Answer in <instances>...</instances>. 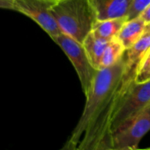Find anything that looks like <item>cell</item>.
Listing matches in <instances>:
<instances>
[{
    "mask_svg": "<svg viewBox=\"0 0 150 150\" xmlns=\"http://www.w3.org/2000/svg\"><path fill=\"white\" fill-rule=\"evenodd\" d=\"M125 54L119 62L98 72L86 95L81 116L64 143L65 150H111V120L132 81L125 79Z\"/></svg>",
    "mask_w": 150,
    "mask_h": 150,
    "instance_id": "6da1fadb",
    "label": "cell"
},
{
    "mask_svg": "<svg viewBox=\"0 0 150 150\" xmlns=\"http://www.w3.org/2000/svg\"><path fill=\"white\" fill-rule=\"evenodd\" d=\"M51 13L61 33L82 42L98 21L89 0H57Z\"/></svg>",
    "mask_w": 150,
    "mask_h": 150,
    "instance_id": "7a4b0ae2",
    "label": "cell"
},
{
    "mask_svg": "<svg viewBox=\"0 0 150 150\" xmlns=\"http://www.w3.org/2000/svg\"><path fill=\"white\" fill-rule=\"evenodd\" d=\"M51 38L68 57L77 73L82 91L86 96L99 70L91 62L82 43L62 33Z\"/></svg>",
    "mask_w": 150,
    "mask_h": 150,
    "instance_id": "3957f363",
    "label": "cell"
},
{
    "mask_svg": "<svg viewBox=\"0 0 150 150\" xmlns=\"http://www.w3.org/2000/svg\"><path fill=\"white\" fill-rule=\"evenodd\" d=\"M57 0H0V6L24 15L35 21L50 38L61 34L51 13Z\"/></svg>",
    "mask_w": 150,
    "mask_h": 150,
    "instance_id": "277c9868",
    "label": "cell"
},
{
    "mask_svg": "<svg viewBox=\"0 0 150 150\" xmlns=\"http://www.w3.org/2000/svg\"><path fill=\"white\" fill-rule=\"evenodd\" d=\"M150 104V80L143 83L132 82L120 99L111 120V131L133 118Z\"/></svg>",
    "mask_w": 150,
    "mask_h": 150,
    "instance_id": "5b68a950",
    "label": "cell"
},
{
    "mask_svg": "<svg viewBox=\"0 0 150 150\" xmlns=\"http://www.w3.org/2000/svg\"><path fill=\"white\" fill-rule=\"evenodd\" d=\"M150 130V104L112 132L111 150L138 149L142 138Z\"/></svg>",
    "mask_w": 150,
    "mask_h": 150,
    "instance_id": "8992f818",
    "label": "cell"
},
{
    "mask_svg": "<svg viewBox=\"0 0 150 150\" xmlns=\"http://www.w3.org/2000/svg\"><path fill=\"white\" fill-rule=\"evenodd\" d=\"M150 49V24H147L144 33L140 39L125 51V75L134 78L137 66L142 59Z\"/></svg>",
    "mask_w": 150,
    "mask_h": 150,
    "instance_id": "52a82bcc",
    "label": "cell"
},
{
    "mask_svg": "<svg viewBox=\"0 0 150 150\" xmlns=\"http://www.w3.org/2000/svg\"><path fill=\"white\" fill-rule=\"evenodd\" d=\"M98 21L126 16L133 0H89Z\"/></svg>",
    "mask_w": 150,
    "mask_h": 150,
    "instance_id": "ba28073f",
    "label": "cell"
},
{
    "mask_svg": "<svg viewBox=\"0 0 150 150\" xmlns=\"http://www.w3.org/2000/svg\"><path fill=\"white\" fill-rule=\"evenodd\" d=\"M147 23L140 16L125 22L118 35V39L126 50L131 48L144 33Z\"/></svg>",
    "mask_w": 150,
    "mask_h": 150,
    "instance_id": "9c48e42d",
    "label": "cell"
},
{
    "mask_svg": "<svg viewBox=\"0 0 150 150\" xmlns=\"http://www.w3.org/2000/svg\"><path fill=\"white\" fill-rule=\"evenodd\" d=\"M128 20V16H126L98 21L92 32L98 38L111 41L118 38L122 28Z\"/></svg>",
    "mask_w": 150,
    "mask_h": 150,
    "instance_id": "30bf717a",
    "label": "cell"
},
{
    "mask_svg": "<svg viewBox=\"0 0 150 150\" xmlns=\"http://www.w3.org/2000/svg\"><path fill=\"white\" fill-rule=\"evenodd\" d=\"M109 42L110 41L95 36L92 32H91L82 42L91 62L97 69L99 67L103 54Z\"/></svg>",
    "mask_w": 150,
    "mask_h": 150,
    "instance_id": "8fae6325",
    "label": "cell"
},
{
    "mask_svg": "<svg viewBox=\"0 0 150 150\" xmlns=\"http://www.w3.org/2000/svg\"><path fill=\"white\" fill-rule=\"evenodd\" d=\"M126 49L118 38L108 42L100 62L98 69H105L117 64L124 57Z\"/></svg>",
    "mask_w": 150,
    "mask_h": 150,
    "instance_id": "7c38bea8",
    "label": "cell"
},
{
    "mask_svg": "<svg viewBox=\"0 0 150 150\" xmlns=\"http://www.w3.org/2000/svg\"><path fill=\"white\" fill-rule=\"evenodd\" d=\"M150 80V49L142 59L136 68L135 81L143 83Z\"/></svg>",
    "mask_w": 150,
    "mask_h": 150,
    "instance_id": "4fadbf2b",
    "label": "cell"
},
{
    "mask_svg": "<svg viewBox=\"0 0 150 150\" xmlns=\"http://www.w3.org/2000/svg\"><path fill=\"white\" fill-rule=\"evenodd\" d=\"M150 4V0H133L127 16L129 19L139 16Z\"/></svg>",
    "mask_w": 150,
    "mask_h": 150,
    "instance_id": "5bb4252c",
    "label": "cell"
},
{
    "mask_svg": "<svg viewBox=\"0 0 150 150\" xmlns=\"http://www.w3.org/2000/svg\"><path fill=\"white\" fill-rule=\"evenodd\" d=\"M139 16L145 21L147 24H150V4L142 11Z\"/></svg>",
    "mask_w": 150,
    "mask_h": 150,
    "instance_id": "9a60e30c",
    "label": "cell"
}]
</instances>
